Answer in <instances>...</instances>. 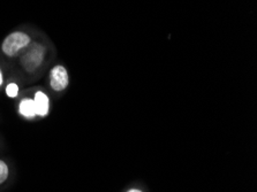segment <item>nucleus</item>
Returning a JSON list of instances; mask_svg holds the SVG:
<instances>
[{
	"mask_svg": "<svg viewBox=\"0 0 257 192\" xmlns=\"http://www.w3.org/2000/svg\"><path fill=\"white\" fill-rule=\"evenodd\" d=\"M127 192H142V191L141 190H138V189H132L130 191H127Z\"/></svg>",
	"mask_w": 257,
	"mask_h": 192,
	"instance_id": "1a4fd4ad",
	"label": "nucleus"
},
{
	"mask_svg": "<svg viewBox=\"0 0 257 192\" xmlns=\"http://www.w3.org/2000/svg\"><path fill=\"white\" fill-rule=\"evenodd\" d=\"M69 77L67 69L62 66H56L51 70V75H50V84L51 88L56 91H62L68 87Z\"/></svg>",
	"mask_w": 257,
	"mask_h": 192,
	"instance_id": "7ed1b4c3",
	"label": "nucleus"
},
{
	"mask_svg": "<svg viewBox=\"0 0 257 192\" xmlns=\"http://www.w3.org/2000/svg\"><path fill=\"white\" fill-rule=\"evenodd\" d=\"M31 42L28 35L22 31H15V33L9 35L3 43V52L9 57H15L17 54L29 46Z\"/></svg>",
	"mask_w": 257,
	"mask_h": 192,
	"instance_id": "f257e3e1",
	"label": "nucleus"
},
{
	"mask_svg": "<svg viewBox=\"0 0 257 192\" xmlns=\"http://www.w3.org/2000/svg\"><path fill=\"white\" fill-rule=\"evenodd\" d=\"M35 106H36V112L37 115L40 116H45L49 113V108H50V100L49 97L45 95L44 92L38 91L35 95Z\"/></svg>",
	"mask_w": 257,
	"mask_h": 192,
	"instance_id": "20e7f679",
	"label": "nucleus"
},
{
	"mask_svg": "<svg viewBox=\"0 0 257 192\" xmlns=\"http://www.w3.org/2000/svg\"><path fill=\"white\" fill-rule=\"evenodd\" d=\"M7 176H9V167L5 162L0 160V184L6 181Z\"/></svg>",
	"mask_w": 257,
	"mask_h": 192,
	"instance_id": "423d86ee",
	"label": "nucleus"
},
{
	"mask_svg": "<svg viewBox=\"0 0 257 192\" xmlns=\"http://www.w3.org/2000/svg\"><path fill=\"white\" fill-rule=\"evenodd\" d=\"M19 111L23 116L28 117V119L37 115L36 106H35V101L33 99H23L19 106Z\"/></svg>",
	"mask_w": 257,
	"mask_h": 192,
	"instance_id": "39448f33",
	"label": "nucleus"
},
{
	"mask_svg": "<svg viewBox=\"0 0 257 192\" xmlns=\"http://www.w3.org/2000/svg\"><path fill=\"white\" fill-rule=\"evenodd\" d=\"M6 93H7V96H9V97L15 98L19 93V87L15 83L9 84V85H7V88H6Z\"/></svg>",
	"mask_w": 257,
	"mask_h": 192,
	"instance_id": "0eeeda50",
	"label": "nucleus"
},
{
	"mask_svg": "<svg viewBox=\"0 0 257 192\" xmlns=\"http://www.w3.org/2000/svg\"><path fill=\"white\" fill-rule=\"evenodd\" d=\"M45 50L40 44H33L30 46V49L27 51L25 56L22 58V65L25 66L27 70H33L40 67L41 64L43 62V59H44Z\"/></svg>",
	"mask_w": 257,
	"mask_h": 192,
	"instance_id": "f03ea898",
	"label": "nucleus"
},
{
	"mask_svg": "<svg viewBox=\"0 0 257 192\" xmlns=\"http://www.w3.org/2000/svg\"><path fill=\"white\" fill-rule=\"evenodd\" d=\"M3 84V73H2V70H0V85Z\"/></svg>",
	"mask_w": 257,
	"mask_h": 192,
	"instance_id": "6e6552de",
	"label": "nucleus"
}]
</instances>
